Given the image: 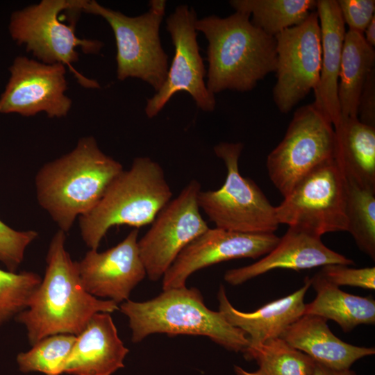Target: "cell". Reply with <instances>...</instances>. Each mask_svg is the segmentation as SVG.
Segmentation results:
<instances>
[{
  "label": "cell",
  "mask_w": 375,
  "mask_h": 375,
  "mask_svg": "<svg viewBox=\"0 0 375 375\" xmlns=\"http://www.w3.org/2000/svg\"><path fill=\"white\" fill-rule=\"evenodd\" d=\"M138 234L135 228L116 246L103 252L90 249L77 262L88 293L117 304L128 300L131 291L147 275L139 253Z\"/></svg>",
  "instance_id": "obj_16"
},
{
  "label": "cell",
  "mask_w": 375,
  "mask_h": 375,
  "mask_svg": "<svg viewBox=\"0 0 375 375\" xmlns=\"http://www.w3.org/2000/svg\"><path fill=\"white\" fill-rule=\"evenodd\" d=\"M344 24L349 29L363 33L374 15V0H337Z\"/></svg>",
  "instance_id": "obj_32"
},
{
  "label": "cell",
  "mask_w": 375,
  "mask_h": 375,
  "mask_svg": "<svg viewBox=\"0 0 375 375\" xmlns=\"http://www.w3.org/2000/svg\"><path fill=\"white\" fill-rule=\"evenodd\" d=\"M316 292L312 301L305 305L304 315H313L335 322L345 333L360 324L375 323V301L341 290L319 273L310 278Z\"/></svg>",
  "instance_id": "obj_23"
},
{
  "label": "cell",
  "mask_w": 375,
  "mask_h": 375,
  "mask_svg": "<svg viewBox=\"0 0 375 375\" xmlns=\"http://www.w3.org/2000/svg\"><path fill=\"white\" fill-rule=\"evenodd\" d=\"M342 264L323 266L319 272L326 280L339 287L350 285L375 289V267L352 268Z\"/></svg>",
  "instance_id": "obj_31"
},
{
  "label": "cell",
  "mask_w": 375,
  "mask_h": 375,
  "mask_svg": "<svg viewBox=\"0 0 375 375\" xmlns=\"http://www.w3.org/2000/svg\"><path fill=\"white\" fill-rule=\"evenodd\" d=\"M128 351L118 336L110 313L98 312L76 336L62 373L112 375L124 367Z\"/></svg>",
  "instance_id": "obj_18"
},
{
  "label": "cell",
  "mask_w": 375,
  "mask_h": 375,
  "mask_svg": "<svg viewBox=\"0 0 375 375\" xmlns=\"http://www.w3.org/2000/svg\"><path fill=\"white\" fill-rule=\"evenodd\" d=\"M200 183L193 179L158 212L150 228L138 241L147 275L163 276L181 251L209 227L200 212Z\"/></svg>",
  "instance_id": "obj_12"
},
{
  "label": "cell",
  "mask_w": 375,
  "mask_h": 375,
  "mask_svg": "<svg viewBox=\"0 0 375 375\" xmlns=\"http://www.w3.org/2000/svg\"><path fill=\"white\" fill-rule=\"evenodd\" d=\"M312 375H357L350 369H335L315 362Z\"/></svg>",
  "instance_id": "obj_34"
},
{
  "label": "cell",
  "mask_w": 375,
  "mask_h": 375,
  "mask_svg": "<svg viewBox=\"0 0 375 375\" xmlns=\"http://www.w3.org/2000/svg\"><path fill=\"white\" fill-rule=\"evenodd\" d=\"M77 10V0H42L14 12L8 30L19 45H25L40 62L71 67L78 60L76 48L85 53H98L103 42L81 39L75 33L74 25L61 22L63 10Z\"/></svg>",
  "instance_id": "obj_10"
},
{
  "label": "cell",
  "mask_w": 375,
  "mask_h": 375,
  "mask_svg": "<svg viewBox=\"0 0 375 375\" xmlns=\"http://www.w3.org/2000/svg\"><path fill=\"white\" fill-rule=\"evenodd\" d=\"M76 336L56 334L46 337L26 351L17 356L19 369L24 373L38 372L47 375L62 374L65 364L75 343Z\"/></svg>",
  "instance_id": "obj_28"
},
{
  "label": "cell",
  "mask_w": 375,
  "mask_h": 375,
  "mask_svg": "<svg viewBox=\"0 0 375 375\" xmlns=\"http://www.w3.org/2000/svg\"><path fill=\"white\" fill-rule=\"evenodd\" d=\"M124 170L92 136L81 138L69 153L44 165L35 177L36 197L65 233L93 209L112 181Z\"/></svg>",
  "instance_id": "obj_2"
},
{
  "label": "cell",
  "mask_w": 375,
  "mask_h": 375,
  "mask_svg": "<svg viewBox=\"0 0 375 375\" xmlns=\"http://www.w3.org/2000/svg\"><path fill=\"white\" fill-rule=\"evenodd\" d=\"M279 240L274 233H244L209 228L181 251L162 276V289L185 287L192 274L214 264L265 256Z\"/></svg>",
  "instance_id": "obj_15"
},
{
  "label": "cell",
  "mask_w": 375,
  "mask_h": 375,
  "mask_svg": "<svg viewBox=\"0 0 375 375\" xmlns=\"http://www.w3.org/2000/svg\"><path fill=\"white\" fill-rule=\"evenodd\" d=\"M166 3L164 0H151L146 12L128 17L94 0L79 1L80 11L101 17L112 30L117 47L118 80L139 78L156 92L162 86L169 69L168 56L160 36Z\"/></svg>",
  "instance_id": "obj_6"
},
{
  "label": "cell",
  "mask_w": 375,
  "mask_h": 375,
  "mask_svg": "<svg viewBox=\"0 0 375 375\" xmlns=\"http://www.w3.org/2000/svg\"><path fill=\"white\" fill-rule=\"evenodd\" d=\"M172 197L160 165L149 157L135 158L112 181L95 207L78 217L81 238L90 249L97 250L111 227L151 224Z\"/></svg>",
  "instance_id": "obj_5"
},
{
  "label": "cell",
  "mask_w": 375,
  "mask_h": 375,
  "mask_svg": "<svg viewBox=\"0 0 375 375\" xmlns=\"http://www.w3.org/2000/svg\"><path fill=\"white\" fill-rule=\"evenodd\" d=\"M347 185V231L360 250L374 260L375 189Z\"/></svg>",
  "instance_id": "obj_27"
},
{
  "label": "cell",
  "mask_w": 375,
  "mask_h": 375,
  "mask_svg": "<svg viewBox=\"0 0 375 375\" xmlns=\"http://www.w3.org/2000/svg\"><path fill=\"white\" fill-rule=\"evenodd\" d=\"M363 36L367 43L372 47L375 46V16L367 25L363 32Z\"/></svg>",
  "instance_id": "obj_35"
},
{
  "label": "cell",
  "mask_w": 375,
  "mask_h": 375,
  "mask_svg": "<svg viewBox=\"0 0 375 375\" xmlns=\"http://www.w3.org/2000/svg\"><path fill=\"white\" fill-rule=\"evenodd\" d=\"M38 237L35 231H16L0 219V262L8 271L16 272L27 247Z\"/></svg>",
  "instance_id": "obj_30"
},
{
  "label": "cell",
  "mask_w": 375,
  "mask_h": 375,
  "mask_svg": "<svg viewBox=\"0 0 375 375\" xmlns=\"http://www.w3.org/2000/svg\"><path fill=\"white\" fill-rule=\"evenodd\" d=\"M9 71V80L0 97V114L29 117L44 112L49 117L67 115L72 103L65 94L67 81L64 65L46 64L18 56Z\"/></svg>",
  "instance_id": "obj_14"
},
{
  "label": "cell",
  "mask_w": 375,
  "mask_h": 375,
  "mask_svg": "<svg viewBox=\"0 0 375 375\" xmlns=\"http://www.w3.org/2000/svg\"><path fill=\"white\" fill-rule=\"evenodd\" d=\"M347 181L336 160L312 169L276 207L277 220L288 227L322 236L347 231Z\"/></svg>",
  "instance_id": "obj_8"
},
{
  "label": "cell",
  "mask_w": 375,
  "mask_h": 375,
  "mask_svg": "<svg viewBox=\"0 0 375 375\" xmlns=\"http://www.w3.org/2000/svg\"><path fill=\"white\" fill-rule=\"evenodd\" d=\"M234 371L236 375H265L259 369L255 372H247L242 369L241 367L237 365L234 366Z\"/></svg>",
  "instance_id": "obj_36"
},
{
  "label": "cell",
  "mask_w": 375,
  "mask_h": 375,
  "mask_svg": "<svg viewBox=\"0 0 375 375\" xmlns=\"http://www.w3.org/2000/svg\"><path fill=\"white\" fill-rule=\"evenodd\" d=\"M242 353L247 360H255L265 375H312L315 365L280 337L248 346Z\"/></svg>",
  "instance_id": "obj_26"
},
{
  "label": "cell",
  "mask_w": 375,
  "mask_h": 375,
  "mask_svg": "<svg viewBox=\"0 0 375 375\" xmlns=\"http://www.w3.org/2000/svg\"><path fill=\"white\" fill-rule=\"evenodd\" d=\"M119 309L128 318L134 343L153 333H166L206 336L235 352H243L249 344L246 334L230 324L221 312L206 307L195 288L163 290L142 302L128 299Z\"/></svg>",
  "instance_id": "obj_4"
},
{
  "label": "cell",
  "mask_w": 375,
  "mask_h": 375,
  "mask_svg": "<svg viewBox=\"0 0 375 375\" xmlns=\"http://www.w3.org/2000/svg\"><path fill=\"white\" fill-rule=\"evenodd\" d=\"M65 234L58 230L52 237L44 278L28 307L15 317L25 326L31 345L56 334L77 336L96 313L119 310L115 302L98 299L85 290L77 262L65 249Z\"/></svg>",
  "instance_id": "obj_1"
},
{
  "label": "cell",
  "mask_w": 375,
  "mask_h": 375,
  "mask_svg": "<svg viewBox=\"0 0 375 375\" xmlns=\"http://www.w3.org/2000/svg\"><path fill=\"white\" fill-rule=\"evenodd\" d=\"M316 12L321 31L322 60L313 103L335 126L341 118L338 88L345 24L337 0H317Z\"/></svg>",
  "instance_id": "obj_20"
},
{
  "label": "cell",
  "mask_w": 375,
  "mask_h": 375,
  "mask_svg": "<svg viewBox=\"0 0 375 375\" xmlns=\"http://www.w3.org/2000/svg\"><path fill=\"white\" fill-rule=\"evenodd\" d=\"M315 0H231L235 12L251 17V22L267 34L275 36L302 23L316 8Z\"/></svg>",
  "instance_id": "obj_25"
},
{
  "label": "cell",
  "mask_w": 375,
  "mask_h": 375,
  "mask_svg": "<svg viewBox=\"0 0 375 375\" xmlns=\"http://www.w3.org/2000/svg\"><path fill=\"white\" fill-rule=\"evenodd\" d=\"M357 117L360 122L375 127V69L368 76L360 93Z\"/></svg>",
  "instance_id": "obj_33"
},
{
  "label": "cell",
  "mask_w": 375,
  "mask_h": 375,
  "mask_svg": "<svg viewBox=\"0 0 375 375\" xmlns=\"http://www.w3.org/2000/svg\"><path fill=\"white\" fill-rule=\"evenodd\" d=\"M276 77L273 100L286 114L318 85L321 71V31L316 11L301 24L274 36Z\"/></svg>",
  "instance_id": "obj_13"
},
{
  "label": "cell",
  "mask_w": 375,
  "mask_h": 375,
  "mask_svg": "<svg viewBox=\"0 0 375 375\" xmlns=\"http://www.w3.org/2000/svg\"><path fill=\"white\" fill-rule=\"evenodd\" d=\"M374 66V48L367 43L363 33L346 31L338 88L341 117H357L360 93Z\"/></svg>",
  "instance_id": "obj_24"
},
{
  "label": "cell",
  "mask_w": 375,
  "mask_h": 375,
  "mask_svg": "<svg viewBox=\"0 0 375 375\" xmlns=\"http://www.w3.org/2000/svg\"><path fill=\"white\" fill-rule=\"evenodd\" d=\"M331 264L351 265L354 262L327 247L321 236L288 227L276 247L261 259L227 270L224 278L228 283L238 285L276 269L300 271Z\"/></svg>",
  "instance_id": "obj_17"
},
{
  "label": "cell",
  "mask_w": 375,
  "mask_h": 375,
  "mask_svg": "<svg viewBox=\"0 0 375 375\" xmlns=\"http://www.w3.org/2000/svg\"><path fill=\"white\" fill-rule=\"evenodd\" d=\"M242 142H222L213 148L226 168L224 184L200 191L198 204L216 228L244 233H271L278 228L276 207L258 185L239 170Z\"/></svg>",
  "instance_id": "obj_7"
},
{
  "label": "cell",
  "mask_w": 375,
  "mask_h": 375,
  "mask_svg": "<svg viewBox=\"0 0 375 375\" xmlns=\"http://www.w3.org/2000/svg\"><path fill=\"white\" fill-rule=\"evenodd\" d=\"M335 160L349 183L375 189V127L341 117L333 126Z\"/></svg>",
  "instance_id": "obj_22"
},
{
  "label": "cell",
  "mask_w": 375,
  "mask_h": 375,
  "mask_svg": "<svg viewBox=\"0 0 375 375\" xmlns=\"http://www.w3.org/2000/svg\"><path fill=\"white\" fill-rule=\"evenodd\" d=\"M333 126L314 103L297 109L266 167L272 183L284 197L295 184L323 162L335 158Z\"/></svg>",
  "instance_id": "obj_9"
},
{
  "label": "cell",
  "mask_w": 375,
  "mask_h": 375,
  "mask_svg": "<svg viewBox=\"0 0 375 375\" xmlns=\"http://www.w3.org/2000/svg\"><path fill=\"white\" fill-rule=\"evenodd\" d=\"M280 338L315 362L335 369H350L358 360L375 353L374 347L343 342L330 330L326 319L313 315H302Z\"/></svg>",
  "instance_id": "obj_21"
},
{
  "label": "cell",
  "mask_w": 375,
  "mask_h": 375,
  "mask_svg": "<svg viewBox=\"0 0 375 375\" xmlns=\"http://www.w3.org/2000/svg\"><path fill=\"white\" fill-rule=\"evenodd\" d=\"M197 19L195 10L187 4L176 6L166 19L174 53L162 86L147 101L144 111L149 119L157 116L179 92L188 93L203 111L212 112L215 108V94L205 81L207 71L197 42Z\"/></svg>",
  "instance_id": "obj_11"
},
{
  "label": "cell",
  "mask_w": 375,
  "mask_h": 375,
  "mask_svg": "<svg viewBox=\"0 0 375 375\" xmlns=\"http://www.w3.org/2000/svg\"><path fill=\"white\" fill-rule=\"evenodd\" d=\"M41 281V277L33 272L17 273L0 269V326L28 307Z\"/></svg>",
  "instance_id": "obj_29"
},
{
  "label": "cell",
  "mask_w": 375,
  "mask_h": 375,
  "mask_svg": "<svg viewBox=\"0 0 375 375\" xmlns=\"http://www.w3.org/2000/svg\"><path fill=\"white\" fill-rule=\"evenodd\" d=\"M197 32L208 41L206 86L213 94L226 90L249 92L275 72L276 40L246 13L197 19Z\"/></svg>",
  "instance_id": "obj_3"
},
{
  "label": "cell",
  "mask_w": 375,
  "mask_h": 375,
  "mask_svg": "<svg viewBox=\"0 0 375 375\" xmlns=\"http://www.w3.org/2000/svg\"><path fill=\"white\" fill-rule=\"evenodd\" d=\"M310 287V278L307 276L303 285L291 294L266 303L253 312H245L233 306L221 285L217 293L219 311L230 324L246 334L249 346L258 345L279 338L304 315V297Z\"/></svg>",
  "instance_id": "obj_19"
}]
</instances>
